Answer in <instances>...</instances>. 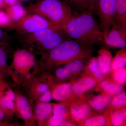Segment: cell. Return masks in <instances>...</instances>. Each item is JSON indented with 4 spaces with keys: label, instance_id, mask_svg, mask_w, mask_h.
Segmentation results:
<instances>
[{
    "label": "cell",
    "instance_id": "19",
    "mask_svg": "<svg viewBox=\"0 0 126 126\" xmlns=\"http://www.w3.org/2000/svg\"><path fill=\"white\" fill-rule=\"evenodd\" d=\"M108 77L105 78L94 88L96 91H99L112 96L123 92V85L116 82Z\"/></svg>",
    "mask_w": 126,
    "mask_h": 126
},
{
    "label": "cell",
    "instance_id": "26",
    "mask_svg": "<svg viewBox=\"0 0 126 126\" xmlns=\"http://www.w3.org/2000/svg\"><path fill=\"white\" fill-rule=\"evenodd\" d=\"M126 50L121 49L115 56L112 57L111 64V73L115 70L126 67Z\"/></svg>",
    "mask_w": 126,
    "mask_h": 126
},
{
    "label": "cell",
    "instance_id": "17",
    "mask_svg": "<svg viewBox=\"0 0 126 126\" xmlns=\"http://www.w3.org/2000/svg\"><path fill=\"white\" fill-rule=\"evenodd\" d=\"M50 90L52 99L58 101H70L75 98L70 81L53 84L50 87Z\"/></svg>",
    "mask_w": 126,
    "mask_h": 126
},
{
    "label": "cell",
    "instance_id": "25",
    "mask_svg": "<svg viewBox=\"0 0 126 126\" xmlns=\"http://www.w3.org/2000/svg\"><path fill=\"white\" fill-rule=\"evenodd\" d=\"M113 24L126 29V0H116V16Z\"/></svg>",
    "mask_w": 126,
    "mask_h": 126
},
{
    "label": "cell",
    "instance_id": "22",
    "mask_svg": "<svg viewBox=\"0 0 126 126\" xmlns=\"http://www.w3.org/2000/svg\"><path fill=\"white\" fill-rule=\"evenodd\" d=\"M5 10L15 24L19 21L29 12L20 2L7 6Z\"/></svg>",
    "mask_w": 126,
    "mask_h": 126
},
{
    "label": "cell",
    "instance_id": "31",
    "mask_svg": "<svg viewBox=\"0 0 126 126\" xmlns=\"http://www.w3.org/2000/svg\"><path fill=\"white\" fill-rule=\"evenodd\" d=\"M15 24L5 11L0 10V28L14 27Z\"/></svg>",
    "mask_w": 126,
    "mask_h": 126
},
{
    "label": "cell",
    "instance_id": "36",
    "mask_svg": "<svg viewBox=\"0 0 126 126\" xmlns=\"http://www.w3.org/2000/svg\"><path fill=\"white\" fill-rule=\"evenodd\" d=\"M5 1L7 6L15 4L20 2L19 0H5Z\"/></svg>",
    "mask_w": 126,
    "mask_h": 126
},
{
    "label": "cell",
    "instance_id": "32",
    "mask_svg": "<svg viewBox=\"0 0 126 126\" xmlns=\"http://www.w3.org/2000/svg\"><path fill=\"white\" fill-rule=\"evenodd\" d=\"M52 99V93L50 89L46 92L38 99L36 102H49Z\"/></svg>",
    "mask_w": 126,
    "mask_h": 126
},
{
    "label": "cell",
    "instance_id": "10",
    "mask_svg": "<svg viewBox=\"0 0 126 126\" xmlns=\"http://www.w3.org/2000/svg\"><path fill=\"white\" fill-rule=\"evenodd\" d=\"M16 96L15 111L17 117L24 121V126H36L33 104L28 97L19 91H15Z\"/></svg>",
    "mask_w": 126,
    "mask_h": 126
},
{
    "label": "cell",
    "instance_id": "35",
    "mask_svg": "<svg viewBox=\"0 0 126 126\" xmlns=\"http://www.w3.org/2000/svg\"><path fill=\"white\" fill-rule=\"evenodd\" d=\"M92 11H96L97 3L98 0H89Z\"/></svg>",
    "mask_w": 126,
    "mask_h": 126
},
{
    "label": "cell",
    "instance_id": "1",
    "mask_svg": "<svg viewBox=\"0 0 126 126\" xmlns=\"http://www.w3.org/2000/svg\"><path fill=\"white\" fill-rule=\"evenodd\" d=\"M93 53V46L70 38L53 49L41 53L39 65L42 71L49 73L75 60L91 57Z\"/></svg>",
    "mask_w": 126,
    "mask_h": 126
},
{
    "label": "cell",
    "instance_id": "6",
    "mask_svg": "<svg viewBox=\"0 0 126 126\" xmlns=\"http://www.w3.org/2000/svg\"><path fill=\"white\" fill-rule=\"evenodd\" d=\"M52 85L50 75L41 71L22 86L28 98L33 103L37 101L41 96L50 90Z\"/></svg>",
    "mask_w": 126,
    "mask_h": 126
},
{
    "label": "cell",
    "instance_id": "29",
    "mask_svg": "<svg viewBox=\"0 0 126 126\" xmlns=\"http://www.w3.org/2000/svg\"><path fill=\"white\" fill-rule=\"evenodd\" d=\"M126 106V93L122 92L113 96L107 110H111Z\"/></svg>",
    "mask_w": 126,
    "mask_h": 126
},
{
    "label": "cell",
    "instance_id": "14",
    "mask_svg": "<svg viewBox=\"0 0 126 126\" xmlns=\"http://www.w3.org/2000/svg\"><path fill=\"white\" fill-rule=\"evenodd\" d=\"M104 42L109 47L124 48L126 47V30L113 24L106 36Z\"/></svg>",
    "mask_w": 126,
    "mask_h": 126
},
{
    "label": "cell",
    "instance_id": "8",
    "mask_svg": "<svg viewBox=\"0 0 126 126\" xmlns=\"http://www.w3.org/2000/svg\"><path fill=\"white\" fill-rule=\"evenodd\" d=\"M52 27H61L39 15L31 13L27 14L16 23L14 28L20 33L29 34L43 29Z\"/></svg>",
    "mask_w": 126,
    "mask_h": 126
},
{
    "label": "cell",
    "instance_id": "2",
    "mask_svg": "<svg viewBox=\"0 0 126 126\" xmlns=\"http://www.w3.org/2000/svg\"><path fill=\"white\" fill-rule=\"evenodd\" d=\"M68 37L89 45L102 44V32L92 12H81L73 15L63 28Z\"/></svg>",
    "mask_w": 126,
    "mask_h": 126
},
{
    "label": "cell",
    "instance_id": "18",
    "mask_svg": "<svg viewBox=\"0 0 126 126\" xmlns=\"http://www.w3.org/2000/svg\"><path fill=\"white\" fill-rule=\"evenodd\" d=\"M112 96L101 93L98 95L86 97L85 99L93 110L101 113L107 110L112 99Z\"/></svg>",
    "mask_w": 126,
    "mask_h": 126
},
{
    "label": "cell",
    "instance_id": "9",
    "mask_svg": "<svg viewBox=\"0 0 126 126\" xmlns=\"http://www.w3.org/2000/svg\"><path fill=\"white\" fill-rule=\"evenodd\" d=\"M116 0H98L96 11L99 16L103 38L114 23L116 14Z\"/></svg>",
    "mask_w": 126,
    "mask_h": 126
},
{
    "label": "cell",
    "instance_id": "34",
    "mask_svg": "<svg viewBox=\"0 0 126 126\" xmlns=\"http://www.w3.org/2000/svg\"><path fill=\"white\" fill-rule=\"evenodd\" d=\"M6 35L0 28V47H4L6 45Z\"/></svg>",
    "mask_w": 126,
    "mask_h": 126
},
{
    "label": "cell",
    "instance_id": "7",
    "mask_svg": "<svg viewBox=\"0 0 126 126\" xmlns=\"http://www.w3.org/2000/svg\"><path fill=\"white\" fill-rule=\"evenodd\" d=\"M89 58L75 60L55 69L50 73L53 72V74H49L51 76L53 84L64 82L78 75L83 71Z\"/></svg>",
    "mask_w": 126,
    "mask_h": 126
},
{
    "label": "cell",
    "instance_id": "39",
    "mask_svg": "<svg viewBox=\"0 0 126 126\" xmlns=\"http://www.w3.org/2000/svg\"><path fill=\"white\" fill-rule=\"evenodd\" d=\"M37 1H38L41 0H36Z\"/></svg>",
    "mask_w": 126,
    "mask_h": 126
},
{
    "label": "cell",
    "instance_id": "11",
    "mask_svg": "<svg viewBox=\"0 0 126 126\" xmlns=\"http://www.w3.org/2000/svg\"><path fill=\"white\" fill-rule=\"evenodd\" d=\"M68 109L71 119L78 126H80L87 118L96 114L86 101L84 96L70 101Z\"/></svg>",
    "mask_w": 126,
    "mask_h": 126
},
{
    "label": "cell",
    "instance_id": "27",
    "mask_svg": "<svg viewBox=\"0 0 126 126\" xmlns=\"http://www.w3.org/2000/svg\"><path fill=\"white\" fill-rule=\"evenodd\" d=\"M4 47H0V81L9 76V65Z\"/></svg>",
    "mask_w": 126,
    "mask_h": 126
},
{
    "label": "cell",
    "instance_id": "28",
    "mask_svg": "<svg viewBox=\"0 0 126 126\" xmlns=\"http://www.w3.org/2000/svg\"><path fill=\"white\" fill-rule=\"evenodd\" d=\"M65 3L78 10L92 12L89 0H64Z\"/></svg>",
    "mask_w": 126,
    "mask_h": 126
},
{
    "label": "cell",
    "instance_id": "16",
    "mask_svg": "<svg viewBox=\"0 0 126 126\" xmlns=\"http://www.w3.org/2000/svg\"><path fill=\"white\" fill-rule=\"evenodd\" d=\"M34 103L33 110L37 125L39 126H47V122L52 115L54 103L43 102Z\"/></svg>",
    "mask_w": 126,
    "mask_h": 126
},
{
    "label": "cell",
    "instance_id": "38",
    "mask_svg": "<svg viewBox=\"0 0 126 126\" xmlns=\"http://www.w3.org/2000/svg\"><path fill=\"white\" fill-rule=\"evenodd\" d=\"M30 0H19L20 2V3L22 2H26L27 1H29Z\"/></svg>",
    "mask_w": 126,
    "mask_h": 126
},
{
    "label": "cell",
    "instance_id": "4",
    "mask_svg": "<svg viewBox=\"0 0 126 126\" xmlns=\"http://www.w3.org/2000/svg\"><path fill=\"white\" fill-rule=\"evenodd\" d=\"M41 71L33 54L27 50L19 49L14 53L9 65V76L18 85H23Z\"/></svg>",
    "mask_w": 126,
    "mask_h": 126
},
{
    "label": "cell",
    "instance_id": "5",
    "mask_svg": "<svg viewBox=\"0 0 126 126\" xmlns=\"http://www.w3.org/2000/svg\"><path fill=\"white\" fill-rule=\"evenodd\" d=\"M61 27L46 28L28 34L25 43L29 47L42 53L49 51L64 40V36Z\"/></svg>",
    "mask_w": 126,
    "mask_h": 126
},
{
    "label": "cell",
    "instance_id": "23",
    "mask_svg": "<svg viewBox=\"0 0 126 126\" xmlns=\"http://www.w3.org/2000/svg\"><path fill=\"white\" fill-rule=\"evenodd\" d=\"M84 70L93 77L98 83L106 78L100 71L97 58L96 57H90L89 58Z\"/></svg>",
    "mask_w": 126,
    "mask_h": 126
},
{
    "label": "cell",
    "instance_id": "13",
    "mask_svg": "<svg viewBox=\"0 0 126 126\" xmlns=\"http://www.w3.org/2000/svg\"><path fill=\"white\" fill-rule=\"evenodd\" d=\"M15 92L4 80L0 81V106L7 117L15 113Z\"/></svg>",
    "mask_w": 126,
    "mask_h": 126
},
{
    "label": "cell",
    "instance_id": "21",
    "mask_svg": "<svg viewBox=\"0 0 126 126\" xmlns=\"http://www.w3.org/2000/svg\"><path fill=\"white\" fill-rule=\"evenodd\" d=\"M82 126H111L109 111L107 110L99 115L96 113L88 118L81 124Z\"/></svg>",
    "mask_w": 126,
    "mask_h": 126
},
{
    "label": "cell",
    "instance_id": "20",
    "mask_svg": "<svg viewBox=\"0 0 126 126\" xmlns=\"http://www.w3.org/2000/svg\"><path fill=\"white\" fill-rule=\"evenodd\" d=\"M97 58L99 69L105 78L108 77L111 73V64L112 55L111 52L106 48H101L98 52Z\"/></svg>",
    "mask_w": 126,
    "mask_h": 126
},
{
    "label": "cell",
    "instance_id": "33",
    "mask_svg": "<svg viewBox=\"0 0 126 126\" xmlns=\"http://www.w3.org/2000/svg\"><path fill=\"white\" fill-rule=\"evenodd\" d=\"M6 117H7L0 106V126H12V124H10L4 121V119Z\"/></svg>",
    "mask_w": 126,
    "mask_h": 126
},
{
    "label": "cell",
    "instance_id": "12",
    "mask_svg": "<svg viewBox=\"0 0 126 126\" xmlns=\"http://www.w3.org/2000/svg\"><path fill=\"white\" fill-rule=\"evenodd\" d=\"M83 71L80 76L77 78L75 77L70 81L75 98L84 96L86 93L92 90L98 84L93 77Z\"/></svg>",
    "mask_w": 126,
    "mask_h": 126
},
{
    "label": "cell",
    "instance_id": "15",
    "mask_svg": "<svg viewBox=\"0 0 126 126\" xmlns=\"http://www.w3.org/2000/svg\"><path fill=\"white\" fill-rule=\"evenodd\" d=\"M69 101L60 102L59 103H54L52 115L47 122V126H60L63 122L72 119L69 111Z\"/></svg>",
    "mask_w": 126,
    "mask_h": 126
},
{
    "label": "cell",
    "instance_id": "30",
    "mask_svg": "<svg viewBox=\"0 0 126 126\" xmlns=\"http://www.w3.org/2000/svg\"><path fill=\"white\" fill-rule=\"evenodd\" d=\"M110 74L111 78L116 82L122 85L126 83V67L113 71Z\"/></svg>",
    "mask_w": 126,
    "mask_h": 126
},
{
    "label": "cell",
    "instance_id": "3",
    "mask_svg": "<svg viewBox=\"0 0 126 126\" xmlns=\"http://www.w3.org/2000/svg\"><path fill=\"white\" fill-rule=\"evenodd\" d=\"M27 10L63 28L73 16L71 6L61 0H41L30 4Z\"/></svg>",
    "mask_w": 126,
    "mask_h": 126
},
{
    "label": "cell",
    "instance_id": "24",
    "mask_svg": "<svg viewBox=\"0 0 126 126\" xmlns=\"http://www.w3.org/2000/svg\"><path fill=\"white\" fill-rule=\"evenodd\" d=\"M108 110L111 126H126V107Z\"/></svg>",
    "mask_w": 126,
    "mask_h": 126
},
{
    "label": "cell",
    "instance_id": "37",
    "mask_svg": "<svg viewBox=\"0 0 126 126\" xmlns=\"http://www.w3.org/2000/svg\"><path fill=\"white\" fill-rule=\"evenodd\" d=\"M7 6L5 0H0V10L5 9Z\"/></svg>",
    "mask_w": 126,
    "mask_h": 126
}]
</instances>
